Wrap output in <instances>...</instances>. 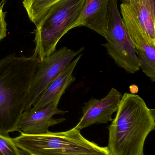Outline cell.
<instances>
[{
    "label": "cell",
    "mask_w": 155,
    "mask_h": 155,
    "mask_svg": "<svg viewBox=\"0 0 155 155\" xmlns=\"http://www.w3.org/2000/svg\"><path fill=\"white\" fill-rule=\"evenodd\" d=\"M40 61L34 53L29 57L15 54L0 61V135L9 137L18 132L33 77Z\"/></svg>",
    "instance_id": "6da1fadb"
},
{
    "label": "cell",
    "mask_w": 155,
    "mask_h": 155,
    "mask_svg": "<svg viewBox=\"0 0 155 155\" xmlns=\"http://www.w3.org/2000/svg\"><path fill=\"white\" fill-rule=\"evenodd\" d=\"M155 128V109L139 95L125 93L109 127L108 147L112 155H144L147 137Z\"/></svg>",
    "instance_id": "7a4b0ae2"
},
{
    "label": "cell",
    "mask_w": 155,
    "mask_h": 155,
    "mask_svg": "<svg viewBox=\"0 0 155 155\" xmlns=\"http://www.w3.org/2000/svg\"><path fill=\"white\" fill-rule=\"evenodd\" d=\"M20 135L12 138L16 146L30 155H112L108 147L85 138L75 127L62 132Z\"/></svg>",
    "instance_id": "3957f363"
},
{
    "label": "cell",
    "mask_w": 155,
    "mask_h": 155,
    "mask_svg": "<svg viewBox=\"0 0 155 155\" xmlns=\"http://www.w3.org/2000/svg\"><path fill=\"white\" fill-rule=\"evenodd\" d=\"M86 1L60 0L35 25L34 54L40 61L56 51L60 39L72 30L80 16Z\"/></svg>",
    "instance_id": "277c9868"
},
{
    "label": "cell",
    "mask_w": 155,
    "mask_h": 155,
    "mask_svg": "<svg viewBox=\"0 0 155 155\" xmlns=\"http://www.w3.org/2000/svg\"><path fill=\"white\" fill-rule=\"evenodd\" d=\"M117 1L109 2L106 42L103 45L118 67L133 74L140 69V60L119 12Z\"/></svg>",
    "instance_id": "5b68a950"
},
{
    "label": "cell",
    "mask_w": 155,
    "mask_h": 155,
    "mask_svg": "<svg viewBox=\"0 0 155 155\" xmlns=\"http://www.w3.org/2000/svg\"><path fill=\"white\" fill-rule=\"evenodd\" d=\"M84 50L83 47L76 51L63 47L40 61L33 77L24 112L32 108L45 87Z\"/></svg>",
    "instance_id": "8992f818"
},
{
    "label": "cell",
    "mask_w": 155,
    "mask_h": 155,
    "mask_svg": "<svg viewBox=\"0 0 155 155\" xmlns=\"http://www.w3.org/2000/svg\"><path fill=\"white\" fill-rule=\"evenodd\" d=\"M122 19L135 47L140 68L153 82L155 81V44L151 41L137 16L129 6L120 5Z\"/></svg>",
    "instance_id": "52a82bcc"
},
{
    "label": "cell",
    "mask_w": 155,
    "mask_h": 155,
    "mask_svg": "<svg viewBox=\"0 0 155 155\" xmlns=\"http://www.w3.org/2000/svg\"><path fill=\"white\" fill-rule=\"evenodd\" d=\"M122 96L118 90L112 88L103 98H91L84 104L83 116L75 128L80 131L95 124H106L113 121L112 116L117 111Z\"/></svg>",
    "instance_id": "ba28073f"
},
{
    "label": "cell",
    "mask_w": 155,
    "mask_h": 155,
    "mask_svg": "<svg viewBox=\"0 0 155 155\" xmlns=\"http://www.w3.org/2000/svg\"><path fill=\"white\" fill-rule=\"evenodd\" d=\"M57 107L50 104L23 112L18 124V132L27 134H40L49 132V127L65 121L64 118L53 117L55 115H63L68 112L59 109Z\"/></svg>",
    "instance_id": "9c48e42d"
},
{
    "label": "cell",
    "mask_w": 155,
    "mask_h": 155,
    "mask_svg": "<svg viewBox=\"0 0 155 155\" xmlns=\"http://www.w3.org/2000/svg\"><path fill=\"white\" fill-rule=\"evenodd\" d=\"M82 56V54L78 55L49 84L36 98L32 108L39 109L50 104L58 106L66 90L76 80L73 73Z\"/></svg>",
    "instance_id": "30bf717a"
},
{
    "label": "cell",
    "mask_w": 155,
    "mask_h": 155,
    "mask_svg": "<svg viewBox=\"0 0 155 155\" xmlns=\"http://www.w3.org/2000/svg\"><path fill=\"white\" fill-rule=\"evenodd\" d=\"M109 2L110 0H86L72 29L85 26L105 38L108 28Z\"/></svg>",
    "instance_id": "8fae6325"
},
{
    "label": "cell",
    "mask_w": 155,
    "mask_h": 155,
    "mask_svg": "<svg viewBox=\"0 0 155 155\" xmlns=\"http://www.w3.org/2000/svg\"><path fill=\"white\" fill-rule=\"evenodd\" d=\"M137 16L149 39L155 44V0H120Z\"/></svg>",
    "instance_id": "7c38bea8"
},
{
    "label": "cell",
    "mask_w": 155,
    "mask_h": 155,
    "mask_svg": "<svg viewBox=\"0 0 155 155\" xmlns=\"http://www.w3.org/2000/svg\"><path fill=\"white\" fill-rule=\"evenodd\" d=\"M60 0H23L22 3L28 17L36 25L50 8Z\"/></svg>",
    "instance_id": "4fadbf2b"
},
{
    "label": "cell",
    "mask_w": 155,
    "mask_h": 155,
    "mask_svg": "<svg viewBox=\"0 0 155 155\" xmlns=\"http://www.w3.org/2000/svg\"><path fill=\"white\" fill-rule=\"evenodd\" d=\"M0 155H20V149L10 137L0 135Z\"/></svg>",
    "instance_id": "5bb4252c"
},
{
    "label": "cell",
    "mask_w": 155,
    "mask_h": 155,
    "mask_svg": "<svg viewBox=\"0 0 155 155\" xmlns=\"http://www.w3.org/2000/svg\"><path fill=\"white\" fill-rule=\"evenodd\" d=\"M6 12L3 11V5L0 3V41L5 38L7 32V24L5 20Z\"/></svg>",
    "instance_id": "9a60e30c"
},
{
    "label": "cell",
    "mask_w": 155,
    "mask_h": 155,
    "mask_svg": "<svg viewBox=\"0 0 155 155\" xmlns=\"http://www.w3.org/2000/svg\"><path fill=\"white\" fill-rule=\"evenodd\" d=\"M20 155H30L26 153H25V152H23L22 150L20 149Z\"/></svg>",
    "instance_id": "2e32d148"
}]
</instances>
